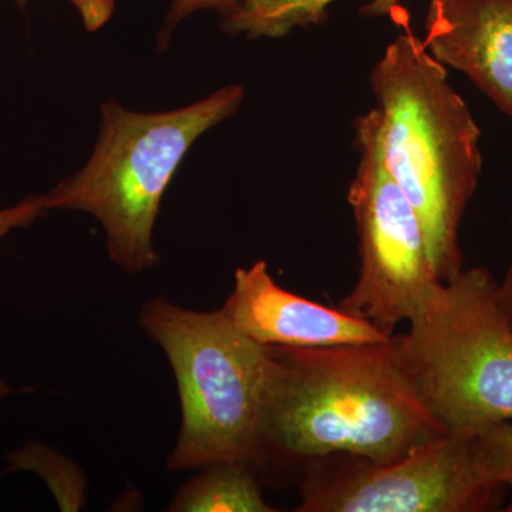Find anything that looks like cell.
Returning <instances> with one entry per match:
<instances>
[{
  "instance_id": "cell-1",
  "label": "cell",
  "mask_w": 512,
  "mask_h": 512,
  "mask_svg": "<svg viewBox=\"0 0 512 512\" xmlns=\"http://www.w3.org/2000/svg\"><path fill=\"white\" fill-rule=\"evenodd\" d=\"M268 352L259 471L336 453L390 463L446 433L414 392L393 338Z\"/></svg>"
},
{
  "instance_id": "cell-2",
  "label": "cell",
  "mask_w": 512,
  "mask_h": 512,
  "mask_svg": "<svg viewBox=\"0 0 512 512\" xmlns=\"http://www.w3.org/2000/svg\"><path fill=\"white\" fill-rule=\"evenodd\" d=\"M384 167L419 215L441 282L463 269L460 227L480 180V127L447 70L412 32L384 49L369 77Z\"/></svg>"
},
{
  "instance_id": "cell-3",
  "label": "cell",
  "mask_w": 512,
  "mask_h": 512,
  "mask_svg": "<svg viewBox=\"0 0 512 512\" xmlns=\"http://www.w3.org/2000/svg\"><path fill=\"white\" fill-rule=\"evenodd\" d=\"M244 96L231 84L191 106L154 114L103 104L89 163L43 195L46 210L89 212L106 232L114 264L131 275L153 268L160 261L154 225L168 184L197 138L234 116Z\"/></svg>"
},
{
  "instance_id": "cell-4",
  "label": "cell",
  "mask_w": 512,
  "mask_h": 512,
  "mask_svg": "<svg viewBox=\"0 0 512 512\" xmlns=\"http://www.w3.org/2000/svg\"><path fill=\"white\" fill-rule=\"evenodd\" d=\"M394 348L414 392L446 433L512 421V325L481 266L434 286Z\"/></svg>"
},
{
  "instance_id": "cell-5",
  "label": "cell",
  "mask_w": 512,
  "mask_h": 512,
  "mask_svg": "<svg viewBox=\"0 0 512 512\" xmlns=\"http://www.w3.org/2000/svg\"><path fill=\"white\" fill-rule=\"evenodd\" d=\"M140 325L167 356L180 396V433L168 471L218 463L259 471L268 346L239 332L221 309L192 311L164 296L144 303Z\"/></svg>"
},
{
  "instance_id": "cell-6",
  "label": "cell",
  "mask_w": 512,
  "mask_h": 512,
  "mask_svg": "<svg viewBox=\"0 0 512 512\" xmlns=\"http://www.w3.org/2000/svg\"><path fill=\"white\" fill-rule=\"evenodd\" d=\"M355 146L359 164L348 202L359 238V276L338 309L392 338L441 281L419 215L383 165L370 111L355 121Z\"/></svg>"
},
{
  "instance_id": "cell-7",
  "label": "cell",
  "mask_w": 512,
  "mask_h": 512,
  "mask_svg": "<svg viewBox=\"0 0 512 512\" xmlns=\"http://www.w3.org/2000/svg\"><path fill=\"white\" fill-rule=\"evenodd\" d=\"M298 512H476L490 510L477 436L444 433L390 463L336 453L303 464Z\"/></svg>"
},
{
  "instance_id": "cell-8",
  "label": "cell",
  "mask_w": 512,
  "mask_h": 512,
  "mask_svg": "<svg viewBox=\"0 0 512 512\" xmlns=\"http://www.w3.org/2000/svg\"><path fill=\"white\" fill-rule=\"evenodd\" d=\"M221 311L262 346L322 348L389 340L367 320L320 305L276 284L265 261L238 268Z\"/></svg>"
},
{
  "instance_id": "cell-9",
  "label": "cell",
  "mask_w": 512,
  "mask_h": 512,
  "mask_svg": "<svg viewBox=\"0 0 512 512\" xmlns=\"http://www.w3.org/2000/svg\"><path fill=\"white\" fill-rule=\"evenodd\" d=\"M423 45L512 121V0H430Z\"/></svg>"
},
{
  "instance_id": "cell-10",
  "label": "cell",
  "mask_w": 512,
  "mask_h": 512,
  "mask_svg": "<svg viewBox=\"0 0 512 512\" xmlns=\"http://www.w3.org/2000/svg\"><path fill=\"white\" fill-rule=\"evenodd\" d=\"M259 471L251 464L218 463L201 468L180 488L171 512H274L266 503Z\"/></svg>"
},
{
  "instance_id": "cell-11",
  "label": "cell",
  "mask_w": 512,
  "mask_h": 512,
  "mask_svg": "<svg viewBox=\"0 0 512 512\" xmlns=\"http://www.w3.org/2000/svg\"><path fill=\"white\" fill-rule=\"evenodd\" d=\"M336 0H242L239 8L224 19L225 32L256 37H282L293 28L322 25Z\"/></svg>"
},
{
  "instance_id": "cell-12",
  "label": "cell",
  "mask_w": 512,
  "mask_h": 512,
  "mask_svg": "<svg viewBox=\"0 0 512 512\" xmlns=\"http://www.w3.org/2000/svg\"><path fill=\"white\" fill-rule=\"evenodd\" d=\"M9 470L33 471L49 485L62 511H79L86 504V478L79 466L55 448L29 441L9 454Z\"/></svg>"
},
{
  "instance_id": "cell-13",
  "label": "cell",
  "mask_w": 512,
  "mask_h": 512,
  "mask_svg": "<svg viewBox=\"0 0 512 512\" xmlns=\"http://www.w3.org/2000/svg\"><path fill=\"white\" fill-rule=\"evenodd\" d=\"M478 456L488 481L512 487V421H501L477 434Z\"/></svg>"
},
{
  "instance_id": "cell-14",
  "label": "cell",
  "mask_w": 512,
  "mask_h": 512,
  "mask_svg": "<svg viewBox=\"0 0 512 512\" xmlns=\"http://www.w3.org/2000/svg\"><path fill=\"white\" fill-rule=\"evenodd\" d=\"M241 2L242 0H174L170 12H168L167 22H165L164 32L160 39L167 42L174 26H177L178 22L190 16L191 13L197 12V10H217L222 15V18L225 19L239 8Z\"/></svg>"
},
{
  "instance_id": "cell-15",
  "label": "cell",
  "mask_w": 512,
  "mask_h": 512,
  "mask_svg": "<svg viewBox=\"0 0 512 512\" xmlns=\"http://www.w3.org/2000/svg\"><path fill=\"white\" fill-rule=\"evenodd\" d=\"M43 195H32L13 207L0 210V241L16 228H26L46 214Z\"/></svg>"
},
{
  "instance_id": "cell-16",
  "label": "cell",
  "mask_w": 512,
  "mask_h": 512,
  "mask_svg": "<svg viewBox=\"0 0 512 512\" xmlns=\"http://www.w3.org/2000/svg\"><path fill=\"white\" fill-rule=\"evenodd\" d=\"M20 8H25L32 0H15ZM79 12L84 28L89 32H96L103 28L113 16L116 3L114 0H67Z\"/></svg>"
},
{
  "instance_id": "cell-17",
  "label": "cell",
  "mask_w": 512,
  "mask_h": 512,
  "mask_svg": "<svg viewBox=\"0 0 512 512\" xmlns=\"http://www.w3.org/2000/svg\"><path fill=\"white\" fill-rule=\"evenodd\" d=\"M511 237H512V214H511ZM498 298L503 305L508 319L512 325V252L510 262H508L507 271H505L503 281L498 282Z\"/></svg>"
},
{
  "instance_id": "cell-18",
  "label": "cell",
  "mask_w": 512,
  "mask_h": 512,
  "mask_svg": "<svg viewBox=\"0 0 512 512\" xmlns=\"http://www.w3.org/2000/svg\"><path fill=\"white\" fill-rule=\"evenodd\" d=\"M402 0H369L365 6L360 8V13L367 18H380L389 15L399 6Z\"/></svg>"
},
{
  "instance_id": "cell-19",
  "label": "cell",
  "mask_w": 512,
  "mask_h": 512,
  "mask_svg": "<svg viewBox=\"0 0 512 512\" xmlns=\"http://www.w3.org/2000/svg\"><path fill=\"white\" fill-rule=\"evenodd\" d=\"M10 393H12V387H10L5 380L0 379V399H2V397L9 396Z\"/></svg>"
},
{
  "instance_id": "cell-20",
  "label": "cell",
  "mask_w": 512,
  "mask_h": 512,
  "mask_svg": "<svg viewBox=\"0 0 512 512\" xmlns=\"http://www.w3.org/2000/svg\"><path fill=\"white\" fill-rule=\"evenodd\" d=\"M511 488V500L510 503H508L507 507H505V512H512V487Z\"/></svg>"
}]
</instances>
